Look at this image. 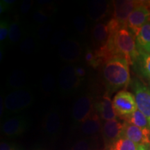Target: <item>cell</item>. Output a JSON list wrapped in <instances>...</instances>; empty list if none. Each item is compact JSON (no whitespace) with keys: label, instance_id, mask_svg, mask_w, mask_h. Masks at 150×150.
I'll return each instance as SVG.
<instances>
[{"label":"cell","instance_id":"1","mask_svg":"<svg viewBox=\"0 0 150 150\" xmlns=\"http://www.w3.org/2000/svg\"><path fill=\"white\" fill-rule=\"evenodd\" d=\"M102 75L108 95L119 90L122 91L131 82L129 63L122 56H114L104 64Z\"/></svg>","mask_w":150,"mask_h":150},{"label":"cell","instance_id":"2","mask_svg":"<svg viewBox=\"0 0 150 150\" xmlns=\"http://www.w3.org/2000/svg\"><path fill=\"white\" fill-rule=\"evenodd\" d=\"M112 38L116 55L125 58L129 65H134L139 56L135 35L127 27H122L112 33Z\"/></svg>","mask_w":150,"mask_h":150},{"label":"cell","instance_id":"3","mask_svg":"<svg viewBox=\"0 0 150 150\" xmlns=\"http://www.w3.org/2000/svg\"><path fill=\"white\" fill-rule=\"evenodd\" d=\"M33 101L30 90L19 89L11 92L4 99V108L9 112H16L29 107Z\"/></svg>","mask_w":150,"mask_h":150},{"label":"cell","instance_id":"4","mask_svg":"<svg viewBox=\"0 0 150 150\" xmlns=\"http://www.w3.org/2000/svg\"><path fill=\"white\" fill-rule=\"evenodd\" d=\"M112 104L117 117L122 120L138 109L134 95L125 90L116 94L112 99Z\"/></svg>","mask_w":150,"mask_h":150},{"label":"cell","instance_id":"5","mask_svg":"<svg viewBox=\"0 0 150 150\" xmlns=\"http://www.w3.org/2000/svg\"><path fill=\"white\" fill-rule=\"evenodd\" d=\"M149 22H150V8L147 2L142 1L129 16L127 27L136 36L140 29Z\"/></svg>","mask_w":150,"mask_h":150},{"label":"cell","instance_id":"6","mask_svg":"<svg viewBox=\"0 0 150 150\" xmlns=\"http://www.w3.org/2000/svg\"><path fill=\"white\" fill-rule=\"evenodd\" d=\"M131 84L138 109L146 116L150 125V88L137 79Z\"/></svg>","mask_w":150,"mask_h":150},{"label":"cell","instance_id":"7","mask_svg":"<svg viewBox=\"0 0 150 150\" xmlns=\"http://www.w3.org/2000/svg\"><path fill=\"white\" fill-rule=\"evenodd\" d=\"M142 2V1L135 0H120L113 1L112 18L115 19L122 27H127V22L129 16Z\"/></svg>","mask_w":150,"mask_h":150},{"label":"cell","instance_id":"8","mask_svg":"<svg viewBox=\"0 0 150 150\" xmlns=\"http://www.w3.org/2000/svg\"><path fill=\"white\" fill-rule=\"evenodd\" d=\"M94 111L93 99L89 95H83L76 99L72 107V118L76 122H83Z\"/></svg>","mask_w":150,"mask_h":150},{"label":"cell","instance_id":"9","mask_svg":"<svg viewBox=\"0 0 150 150\" xmlns=\"http://www.w3.org/2000/svg\"><path fill=\"white\" fill-rule=\"evenodd\" d=\"M80 81L74 66L67 65L62 67L59 74V85L62 91L64 93L74 91L79 86Z\"/></svg>","mask_w":150,"mask_h":150},{"label":"cell","instance_id":"10","mask_svg":"<svg viewBox=\"0 0 150 150\" xmlns=\"http://www.w3.org/2000/svg\"><path fill=\"white\" fill-rule=\"evenodd\" d=\"M59 56L67 63H74L79 60L82 54L81 45L77 40L68 38L63 40L59 47Z\"/></svg>","mask_w":150,"mask_h":150},{"label":"cell","instance_id":"11","mask_svg":"<svg viewBox=\"0 0 150 150\" xmlns=\"http://www.w3.org/2000/svg\"><path fill=\"white\" fill-rule=\"evenodd\" d=\"M122 137H125L138 145H150V130L141 129L124 122Z\"/></svg>","mask_w":150,"mask_h":150},{"label":"cell","instance_id":"12","mask_svg":"<svg viewBox=\"0 0 150 150\" xmlns=\"http://www.w3.org/2000/svg\"><path fill=\"white\" fill-rule=\"evenodd\" d=\"M124 123L117 119L104 122L102 125V133L105 144L108 147L121 138Z\"/></svg>","mask_w":150,"mask_h":150},{"label":"cell","instance_id":"13","mask_svg":"<svg viewBox=\"0 0 150 150\" xmlns=\"http://www.w3.org/2000/svg\"><path fill=\"white\" fill-rule=\"evenodd\" d=\"M27 125V119L24 116H14L4 122L1 125V131L6 136H18L25 131Z\"/></svg>","mask_w":150,"mask_h":150},{"label":"cell","instance_id":"14","mask_svg":"<svg viewBox=\"0 0 150 150\" xmlns=\"http://www.w3.org/2000/svg\"><path fill=\"white\" fill-rule=\"evenodd\" d=\"M114 31H112L108 23L105 24L103 22H99L94 26L92 31V37L94 45L96 47V50H99L107 44Z\"/></svg>","mask_w":150,"mask_h":150},{"label":"cell","instance_id":"15","mask_svg":"<svg viewBox=\"0 0 150 150\" xmlns=\"http://www.w3.org/2000/svg\"><path fill=\"white\" fill-rule=\"evenodd\" d=\"M95 108L101 120L105 122L117 119V115L112 104V100L110 99L108 94L104 95L95 104Z\"/></svg>","mask_w":150,"mask_h":150},{"label":"cell","instance_id":"16","mask_svg":"<svg viewBox=\"0 0 150 150\" xmlns=\"http://www.w3.org/2000/svg\"><path fill=\"white\" fill-rule=\"evenodd\" d=\"M61 127V120L59 113L56 110H51L45 116L43 128L49 136H54L59 134Z\"/></svg>","mask_w":150,"mask_h":150},{"label":"cell","instance_id":"17","mask_svg":"<svg viewBox=\"0 0 150 150\" xmlns=\"http://www.w3.org/2000/svg\"><path fill=\"white\" fill-rule=\"evenodd\" d=\"M102 125L101 118L96 112H94L90 117L81 125V131L86 136H93L102 131Z\"/></svg>","mask_w":150,"mask_h":150},{"label":"cell","instance_id":"18","mask_svg":"<svg viewBox=\"0 0 150 150\" xmlns=\"http://www.w3.org/2000/svg\"><path fill=\"white\" fill-rule=\"evenodd\" d=\"M108 3L105 1H93L88 4V16L93 20H100L106 16Z\"/></svg>","mask_w":150,"mask_h":150},{"label":"cell","instance_id":"19","mask_svg":"<svg viewBox=\"0 0 150 150\" xmlns=\"http://www.w3.org/2000/svg\"><path fill=\"white\" fill-rule=\"evenodd\" d=\"M139 56L134 65H136V69L143 76L150 78V55L141 49L138 48Z\"/></svg>","mask_w":150,"mask_h":150},{"label":"cell","instance_id":"20","mask_svg":"<svg viewBox=\"0 0 150 150\" xmlns=\"http://www.w3.org/2000/svg\"><path fill=\"white\" fill-rule=\"evenodd\" d=\"M124 120L125 122H127V123L138 127L141 129L150 130L149 120L146 117V116L138 109L135 110L132 114H131L130 115L125 118Z\"/></svg>","mask_w":150,"mask_h":150},{"label":"cell","instance_id":"21","mask_svg":"<svg viewBox=\"0 0 150 150\" xmlns=\"http://www.w3.org/2000/svg\"><path fill=\"white\" fill-rule=\"evenodd\" d=\"M26 83L27 75L24 71L20 70H14L8 79V86L16 90L22 89L25 86Z\"/></svg>","mask_w":150,"mask_h":150},{"label":"cell","instance_id":"22","mask_svg":"<svg viewBox=\"0 0 150 150\" xmlns=\"http://www.w3.org/2000/svg\"><path fill=\"white\" fill-rule=\"evenodd\" d=\"M138 47H143L150 44V22L142 27L136 35Z\"/></svg>","mask_w":150,"mask_h":150},{"label":"cell","instance_id":"23","mask_svg":"<svg viewBox=\"0 0 150 150\" xmlns=\"http://www.w3.org/2000/svg\"><path fill=\"white\" fill-rule=\"evenodd\" d=\"M138 145L128 138L121 137L110 146L112 150H138Z\"/></svg>","mask_w":150,"mask_h":150},{"label":"cell","instance_id":"24","mask_svg":"<svg viewBox=\"0 0 150 150\" xmlns=\"http://www.w3.org/2000/svg\"><path fill=\"white\" fill-rule=\"evenodd\" d=\"M22 36L20 24L18 21H14L10 24L8 32V41L11 44L15 45L20 42Z\"/></svg>","mask_w":150,"mask_h":150},{"label":"cell","instance_id":"25","mask_svg":"<svg viewBox=\"0 0 150 150\" xmlns=\"http://www.w3.org/2000/svg\"><path fill=\"white\" fill-rule=\"evenodd\" d=\"M36 44L31 36H26L22 39L20 45V50L22 53L31 54L35 50Z\"/></svg>","mask_w":150,"mask_h":150},{"label":"cell","instance_id":"26","mask_svg":"<svg viewBox=\"0 0 150 150\" xmlns=\"http://www.w3.org/2000/svg\"><path fill=\"white\" fill-rule=\"evenodd\" d=\"M56 86L55 79L51 74H47L44 76L41 82L42 91L46 94H50L54 91Z\"/></svg>","mask_w":150,"mask_h":150},{"label":"cell","instance_id":"27","mask_svg":"<svg viewBox=\"0 0 150 150\" xmlns=\"http://www.w3.org/2000/svg\"><path fill=\"white\" fill-rule=\"evenodd\" d=\"M73 23L76 31L81 34L86 33L87 31V22L83 16H76L73 20Z\"/></svg>","mask_w":150,"mask_h":150},{"label":"cell","instance_id":"28","mask_svg":"<svg viewBox=\"0 0 150 150\" xmlns=\"http://www.w3.org/2000/svg\"><path fill=\"white\" fill-rule=\"evenodd\" d=\"M9 27L10 24L6 20H1L0 22V42L1 43L5 42L7 38H8Z\"/></svg>","mask_w":150,"mask_h":150},{"label":"cell","instance_id":"29","mask_svg":"<svg viewBox=\"0 0 150 150\" xmlns=\"http://www.w3.org/2000/svg\"><path fill=\"white\" fill-rule=\"evenodd\" d=\"M33 20L38 24L41 25L47 23L49 20V16L46 12L42 10L36 11L33 14Z\"/></svg>","mask_w":150,"mask_h":150},{"label":"cell","instance_id":"30","mask_svg":"<svg viewBox=\"0 0 150 150\" xmlns=\"http://www.w3.org/2000/svg\"><path fill=\"white\" fill-rule=\"evenodd\" d=\"M52 31V26L50 24H45L40 26L38 31V36L41 40H45Z\"/></svg>","mask_w":150,"mask_h":150},{"label":"cell","instance_id":"31","mask_svg":"<svg viewBox=\"0 0 150 150\" xmlns=\"http://www.w3.org/2000/svg\"><path fill=\"white\" fill-rule=\"evenodd\" d=\"M85 60L89 65L95 67H97L99 65L95 52H93L91 50H88L86 51L85 54Z\"/></svg>","mask_w":150,"mask_h":150},{"label":"cell","instance_id":"32","mask_svg":"<svg viewBox=\"0 0 150 150\" xmlns=\"http://www.w3.org/2000/svg\"><path fill=\"white\" fill-rule=\"evenodd\" d=\"M71 150H91V147H90L89 142L87 140L81 139L73 145Z\"/></svg>","mask_w":150,"mask_h":150},{"label":"cell","instance_id":"33","mask_svg":"<svg viewBox=\"0 0 150 150\" xmlns=\"http://www.w3.org/2000/svg\"><path fill=\"white\" fill-rule=\"evenodd\" d=\"M33 4V1L32 0H25L21 4V6H20V11L23 14L27 13L29 11L31 10V7Z\"/></svg>","mask_w":150,"mask_h":150},{"label":"cell","instance_id":"34","mask_svg":"<svg viewBox=\"0 0 150 150\" xmlns=\"http://www.w3.org/2000/svg\"><path fill=\"white\" fill-rule=\"evenodd\" d=\"M65 35V33L63 31H59L58 32L56 33V34L52 37V43L54 45H58V44H61V41L63 40V35Z\"/></svg>","mask_w":150,"mask_h":150},{"label":"cell","instance_id":"35","mask_svg":"<svg viewBox=\"0 0 150 150\" xmlns=\"http://www.w3.org/2000/svg\"><path fill=\"white\" fill-rule=\"evenodd\" d=\"M14 145L6 141L1 142L0 144V150H16Z\"/></svg>","mask_w":150,"mask_h":150},{"label":"cell","instance_id":"36","mask_svg":"<svg viewBox=\"0 0 150 150\" xmlns=\"http://www.w3.org/2000/svg\"><path fill=\"white\" fill-rule=\"evenodd\" d=\"M75 71H76V74L80 79L86 75V70L83 67H75Z\"/></svg>","mask_w":150,"mask_h":150},{"label":"cell","instance_id":"37","mask_svg":"<svg viewBox=\"0 0 150 150\" xmlns=\"http://www.w3.org/2000/svg\"><path fill=\"white\" fill-rule=\"evenodd\" d=\"M8 6H9L6 3H5L4 0L3 1H1V3H0V13H2L5 12L8 9Z\"/></svg>","mask_w":150,"mask_h":150},{"label":"cell","instance_id":"38","mask_svg":"<svg viewBox=\"0 0 150 150\" xmlns=\"http://www.w3.org/2000/svg\"><path fill=\"white\" fill-rule=\"evenodd\" d=\"M138 48H140V47H138ZM140 49H141V50H143L144 52H145L146 53L150 55V44L147 45H146L145 47H141Z\"/></svg>","mask_w":150,"mask_h":150},{"label":"cell","instance_id":"39","mask_svg":"<svg viewBox=\"0 0 150 150\" xmlns=\"http://www.w3.org/2000/svg\"><path fill=\"white\" fill-rule=\"evenodd\" d=\"M138 150H150V145H142L138 146Z\"/></svg>","mask_w":150,"mask_h":150},{"label":"cell","instance_id":"40","mask_svg":"<svg viewBox=\"0 0 150 150\" xmlns=\"http://www.w3.org/2000/svg\"><path fill=\"white\" fill-rule=\"evenodd\" d=\"M4 2L6 3L8 6L11 4H13L16 2V1H14V0H4Z\"/></svg>","mask_w":150,"mask_h":150},{"label":"cell","instance_id":"41","mask_svg":"<svg viewBox=\"0 0 150 150\" xmlns=\"http://www.w3.org/2000/svg\"><path fill=\"white\" fill-rule=\"evenodd\" d=\"M16 150H23V149H21V148H20V147H18V148H16Z\"/></svg>","mask_w":150,"mask_h":150},{"label":"cell","instance_id":"42","mask_svg":"<svg viewBox=\"0 0 150 150\" xmlns=\"http://www.w3.org/2000/svg\"><path fill=\"white\" fill-rule=\"evenodd\" d=\"M107 150H112V149H111V148H110V147H108V149H107Z\"/></svg>","mask_w":150,"mask_h":150},{"label":"cell","instance_id":"43","mask_svg":"<svg viewBox=\"0 0 150 150\" xmlns=\"http://www.w3.org/2000/svg\"><path fill=\"white\" fill-rule=\"evenodd\" d=\"M37 150H38V149H37Z\"/></svg>","mask_w":150,"mask_h":150}]
</instances>
